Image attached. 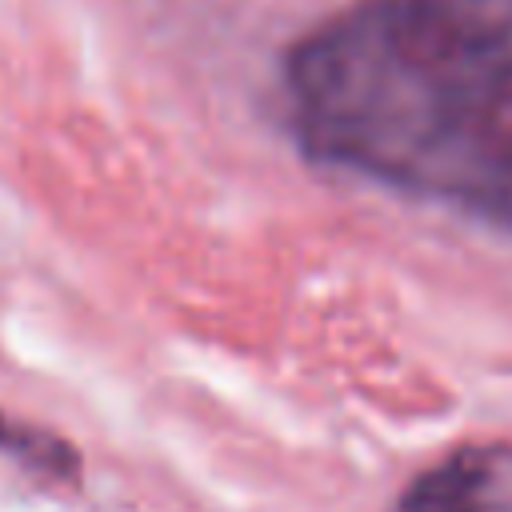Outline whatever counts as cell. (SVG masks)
I'll return each instance as SVG.
<instances>
[{
  "label": "cell",
  "mask_w": 512,
  "mask_h": 512,
  "mask_svg": "<svg viewBox=\"0 0 512 512\" xmlns=\"http://www.w3.org/2000/svg\"><path fill=\"white\" fill-rule=\"evenodd\" d=\"M280 88L312 164L512 232V0H352Z\"/></svg>",
  "instance_id": "6da1fadb"
},
{
  "label": "cell",
  "mask_w": 512,
  "mask_h": 512,
  "mask_svg": "<svg viewBox=\"0 0 512 512\" xmlns=\"http://www.w3.org/2000/svg\"><path fill=\"white\" fill-rule=\"evenodd\" d=\"M396 512H512V444H464L412 480Z\"/></svg>",
  "instance_id": "7a4b0ae2"
},
{
  "label": "cell",
  "mask_w": 512,
  "mask_h": 512,
  "mask_svg": "<svg viewBox=\"0 0 512 512\" xmlns=\"http://www.w3.org/2000/svg\"><path fill=\"white\" fill-rule=\"evenodd\" d=\"M0 452L16 456L20 464H28L52 480H76L80 476V452L64 436L36 428L28 420H12L4 412H0Z\"/></svg>",
  "instance_id": "3957f363"
}]
</instances>
